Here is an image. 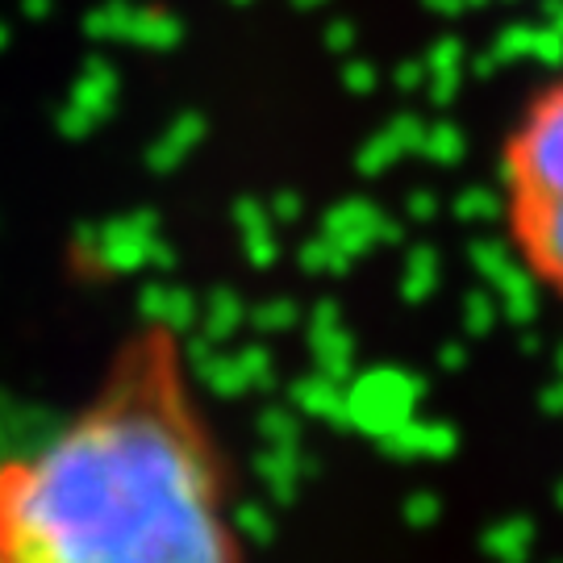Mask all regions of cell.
Listing matches in <instances>:
<instances>
[{
  "mask_svg": "<svg viewBox=\"0 0 563 563\" xmlns=\"http://www.w3.org/2000/svg\"><path fill=\"white\" fill-rule=\"evenodd\" d=\"M155 376L0 476V563H234L205 451Z\"/></svg>",
  "mask_w": 563,
  "mask_h": 563,
  "instance_id": "obj_1",
  "label": "cell"
},
{
  "mask_svg": "<svg viewBox=\"0 0 563 563\" xmlns=\"http://www.w3.org/2000/svg\"><path fill=\"white\" fill-rule=\"evenodd\" d=\"M493 218L518 276L563 313V63L526 88L497 134Z\"/></svg>",
  "mask_w": 563,
  "mask_h": 563,
  "instance_id": "obj_2",
  "label": "cell"
},
{
  "mask_svg": "<svg viewBox=\"0 0 563 563\" xmlns=\"http://www.w3.org/2000/svg\"><path fill=\"white\" fill-rule=\"evenodd\" d=\"M97 255H101L104 267H113V272H142V267H151L155 255H159V230L151 218H142V213H130V218H113V222H104L97 230Z\"/></svg>",
  "mask_w": 563,
  "mask_h": 563,
  "instance_id": "obj_3",
  "label": "cell"
},
{
  "mask_svg": "<svg viewBox=\"0 0 563 563\" xmlns=\"http://www.w3.org/2000/svg\"><path fill=\"white\" fill-rule=\"evenodd\" d=\"M142 305L163 318V322H188V297H184L180 288H172V284H155V288H146L142 292Z\"/></svg>",
  "mask_w": 563,
  "mask_h": 563,
  "instance_id": "obj_4",
  "label": "cell"
}]
</instances>
